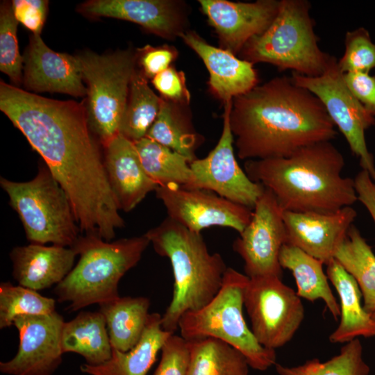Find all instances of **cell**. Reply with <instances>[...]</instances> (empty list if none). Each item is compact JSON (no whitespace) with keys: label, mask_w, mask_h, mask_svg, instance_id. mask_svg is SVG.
Wrapping results in <instances>:
<instances>
[{"label":"cell","mask_w":375,"mask_h":375,"mask_svg":"<svg viewBox=\"0 0 375 375\" xmlns=\"http://www.w3.org/2000/svg\"><path fill=\"white\" fill-rule=\"evenodd\" d=\"M0 110L67 194L81 231L110 242L124 221L90 129L85 103L48 99L1 81Z\"/></svg>","instance_id":"1"},{"label":"cell","mask_w":375,"mask_h":375,"mask_svg":"<svg viewBox=\"0 0 375 375\" xmlns=\"http://www.w3.org/2000/svg\"><path fill=\"white\" fill-rule=\"evenodd\" d=\"M242 160L288 157L338 133L320 100L291 76H278L233 99L229 115Z\"/></svg>","instance_id":"2"},{"label":"cell","mask_w":375,"mask_h":375,"mask_svg":"<svg viewBox=\"0 0 375 375\" xmlns=\"http://www.w3.org/2000/svg\"><path fill=\"white\" fill-rule=\"evenodd\" d=\"M345 160L331 142L305 147L284 158L249 160L244 171L275 196L283 211L331 212L358 201Z\"/></svg>","instance_id":"3"},{"label":"cell","mask_w":375,"mask_h":375,"mask_svg":"<svg viewBox=\"0 0 375 375\" xmlns=\"http://www.w3.org/2000/svg\"><path fill=\"white\" fill-rule=\"evenodd\" d=\"M155 251L172 267V299L162 315V328L174 333L183 314L201 308L220 290L227 267L222 256L210 253L201 235L165 218L144 233Z\"/></svg>","instance_id":"4"},{"label":"cell","mask_w":375,"mask_h":375,"mask_svg":"<svg viewBox=\"0 0 375 375\" xmlns=\"http://www.w3.org/2000/svg\"><path fill=\"white\" fill-rule=\"evenodd\" d=\"M150 241L145 234L113 242L95 235L79 236L72 247L80 256L77 264L53 292L59 303H69V312L119 296L121 278L135 267Z\"/></svg>","instance_id":"5"},{"label":"cell","mask_w":375,"mask_h":375,"mask_svg":"<svg viewBox=\"0 0 375 375\" xmlns=\"http://www.w3.org/2000/svg\"><path fill=\"white\" fill-rule=\"evenodd\" d=\"M310 7L307 0H280L276 17L263 33L246 43L241 59L309 77L322 75L331 55L319 48Z\"/></svg>","instance_id":"6"},{"label":"cell","mask_w":375,"mask_h":375,"mask_svg":"<svg viewBox=\"0 0 375 375\" xmlns=\"http://www.w3.org/2000/svg\"><path fill=\"white\" fill-rule=\"evenodd\" d=\"M249 280L246 274L228 267L217 294L201 308L183 314L178 329L187 341L221 340L240 351L250 367L265 371L276 365V354L258 342L244 319V295Z\"/></svg>","instance_id":"7"},{"label":"cell","mask_w":375,"mask_h":375,"mask_svg":"<svg viewBox=\"0 0 375 375\" xmlns=\"http://www.w3.org/2000/svg\"><path fill=\"white\" fill-rule=\"evenodd\" d=\"M0 185L17 213L31 244L72 247L81 231L69 197L46 165L35 176L17 182L1 177Z\"/></svg>","instance_id":"8"},{"label":"cell","mask_w":375,"mask_h":375,"mask_svg":"<svg viewBox=\"0 0 375 375\" xmlns=\"http://www.w3.org/2000/svg\"><path fill=\"white\" fill-rule=\"evenodd\" d=\"M78 56L88 86L85 106L89 127L105 147L119 134L136 55L126 50L102 55L86 51Z\"/></svg>","instance_id":"9"},{"label":"cell","mask_w":375,"mask_h":375,"mask_svg":"<svg viewBox=\"0 0 375 375\" xmlns=\"http://www.w3.org/2000/svg\"><path fill=\"white\" fill-rule=\"evenodd\" d=\"M338 58L331 56L320 76H306L292 72V81L314 94L324 105L335 127L344 137L362 169L375 180V163L365 140V131L375 126V117L369 113L347 88Z\"/></svg>","instance_id":"10"},{"label":"cell","mask_w":375,"mask_h":375,"mask_svg":"<svg viewBox=\"0 0 375 375\" xmlns=\"http://www.w3.org/2000/svg\"><path fill=\"white\" fill-rule=\"evenodd\" d=\"M244 306L256 340L273 350L292 339L305 316L297 292L283 283L281 278L273 276L249 278Z\"/></svg>","instance_id":"11"},{"label":"cell","mask_w":375,"mask_h":375,"mask_svg":"<svg viewBox=\"0 0 375 375\" xmlns=\"http://www.w3.org/2000/svg\"><path fill=\"white\" fill-rule=\"evenodd\" d=\"M252 210L251 220L233 242V249L243 260L249 278L273 276L282 278L279 255L286 244L284 211L265 188Z\"/></svg>","instance_id":"12"},{"label":"cell","mask_w":375,"mask_h":375,"mask_svg":"<svg viewBox=\"0 0 375 375\" xmlns=\"http://www.w3.org/2000/svg\"><path fill=\"white\" fill-rule=\"evenodd\" d=\"M232 100L224 103L223 128L217 145L206 157L192 162L190 167L195 188L212 191L252 210L265 187L251 180L236 160L229 122Z\"/></svg>","instance_id":"13"},{"label":"cell","mask_w":375,"mask_h":375,"mask_svg":"<svg viewBox=\"0 0 375 375\" xmlns=\"http://www.w3.org/2000/svg\"><path fill=\"white\" fill-rule=\"evenodd\" d=\"M155 192L167 217L193 232L222 226L240 233L252 216L251 209L210 190L168 185L158 186Z\"/></svg>","instance_id":"14"},{"label":"cell","mask_w":375,"mask_h":375,"mask_svg":"<svg viewBox=\"0 0 375 375\" xmlns=\"http://www.w3.org/2000/svg\"><path fill=\"white\" fill-rule=\"evenodd\" d=\"M65 320L56 311L27 315L13 321L19 333V347L9 360L0 362L6 375H53L62 362V331Z\"/></svg>","instance_id":"15"},{"label":"cell","mask_w":375,"mask_h":375,"mask_svg":"<svg viewBox=\"0 0 375 375\" xmlns=\"http://www.w3.org/2000/svg\"><path fill=\"white\" fill-rule=\"evenodd\" d=\"M199 2L219 37L222 49L234 55L240 53L250 39L269 27L280 6V0L249 3L199 0Z\"/></svg>","instance_id":"16"},{"label":"cell","mask_w":375,"mask_h":375,"mask_svg":"<svg viewBox=\"0 0 375 375\" xmlns=\"http://www.w3.org/2000/svg\"><path fill=\"white\" fill-rule=\"evenodd\" d=\"M356 216L352 206L331 212L284 211L286 244L326 265L334 258Z\"/></svg>","instance_id":"17"},{"label":"cell","mask_w":375,"mask_h":375,"mask_svg":"<svg viewBox=\"0 0 375 375\" xmlns=\"http://www.w3.org/2000/svg\"><path fill=\"white\" fill-rule=\"evenodd\" d=\"M23 58V81L27 90L74 97L87 95L78 56L54 51L46 45L40 34L33 33Z\"/></svg>","instance_id":"18"},{"label":"cell","mask_w":375,"mask_h":375,"mask_svg":"<svg viewBox=\"0 0 375 375\" xmlns=\"http://www.w3.org/2000/svg\"><path fill=\"white\" fill-rule=\"evenodd\" d=\"M77 10L90 17H106L135 23L160 37L172 39L183 32L181 3L169 0H90Z\"/></svg>","instance_id":"19"},{"label":"cell","mask_w":375,"mask_h":375,"mask_svg":"<svg viewBox=\"0 0 375 375\" xmlns=\"http://www.w3.org/2000/svg\"><path fill=\"white\" fill-rule=\"evenodd\" d=\"M103 148L106 172L119 210L129 212L158 185L144 170L134 142L118 134Z\"/></svg>","instance_id":"20"},{"label":"cell","mask_w":375,"mask_h":375,"mask_svg":"<svg viewBox=\"0 0 375 375\" xmlns=\"http://www.w3.org/2000/svg\"><path fill=\"white\" fill-rule=\"evenodd\" d=\"M179 37L202 59L210 74V88L224 103L258 85V74L250 62L208 44L194 32H183Z\"/></svg>","instance_id":"21"},{"label":"cell","mask_w":375,"mask_h":375,"mask_svg":"<svg viewBox=\"0 0 375 375\" xmlns=\"http://www.w3.org/2000/svg\"><path fill=\"white\" fill-rule=\"evenodd\" d=\"M76 256L72 247L31 243L15 247L9 254L13 278L35 291L60 283L73 269Z\"/></svg>","instance_id":"22"},{"label":"cell","mask_w":375,"mask_h":375,"mask_svg":"<svg viewBox=\"0 0 375 375\" xmlns=\"http://www.w3.org/2000/svg\"><path fill=\"white\" fill-rule=\"evenodd\" d=\"M326 275L334 286L339 299L340 320L329 335L333 344H345L359 337H375V319L362 303V293L355 279L335 258L326 265Z\"/></svg>","instance_id":"23"},{"label":"cell","mask_w":375,"mask_h":375,"mask_svg":"<svg viewBox=\"0 0 375 375\" xmlns=\"http://www.w3.org/2000/svg\"><path fill=\"white\" fill-rule=\"evenodd\" d=\"M161 319L157 312L149 314L142 336L133 348L128 351L112 349L107 361L99 365L82 364L81 372L88 375H147L165 342L173 334L162 328Z\"/></svg>","instance_id":"24"},{"label":"cell","mask_w":375,"mask_h":375,"mask_svg":"<svg viewBox=\"0 0 375 375\" xmlns=\"http://www.w3.org/2000/svg\"><path fill=\"white\" fill-rule=\"evenodd\" d=\"M61 344L64 353H78L90 365L105 362L112 351L106 319L99 310L81 311L72 320L65 322Z\"/></svg>","instance_id":"25"},{"label":"cell","mask_w":375,"mask_h":375,"mask_svg":"<svg viewBox=\"0 0 375 375\" xmlns=\"http://www.w3.org/2000/svg\"><path fill=\"white\" fill-rule=\"evenodd\" d=\"M112 349L128 351L141 339L149 318L150 301L144 297H119L99 304Z\"/></svg>","instance_id":"26"},{"label":"cell","mask_w":375,"mask_h":375,"mask_svg":"<svg viewBox=\"0 0 375 375\" xmlns=\"http://www.w3.org/2000/svg\"><path fill=\"white\" fill-rule=\"evenodd\" d=\"M279 262L282 269L292 272L299 297L311 302L324 301L333 317L338 319L340 305L331 289L322 261L297 247L285 244L280 251Z\"/></svg>","instance_id":"27"},{"label":"cell","mask_w":375,"mask_h":375,"mask_svg":"<svg viewBox=\"0 0 375 375\" xmlns=\"http://www.w3.org/2000/svg\"><path fill=\"white\" fill-rule=\"evenodd\" d=\"M334 258L355 279L362 293L364 309L375 313V254L355 225L337 249Z\"/></svg>","instance_id":"28"},{"label":"cell","mask_w":375,"mask_h":375,"mask_svg":"<svg viewBox=\"0 0 375 375\" xmlns=\"http://www.w3.org/2000/svg\"><path fill=\"white\" fill-rule=\"evenodd\" d=\"M135 144L144 170L158 186L176 185L195 188L188 158L147 137Z\"/></svg>","instance_id":"29"},{"label":"cell","mask_w":375,"mask_h":375,"mask_svg":"<svg viewBox=\"0 0 375 375\" xmlns=\"http://www.w3.org/2000/svg\"><path fill=\"white\" fill-rule=\"evenodd\" d=\"M188 342L190 361L187 375H249L247 358L229 344L214 338Z\"/></svg>","instance_id":"30"},{"label":"cell","mask_w":375,"mask_h":375,"mask_svg":"<svg viewBox=\"0 0 375 375\" xmlns=\"http://www.w3.org/2000/svg\"><path fill=\"white\" fill-rule=\"evenodd\" d=\"M146 137L183 155L190 163L197 159L195 150L201 142L188 117L176 109L174 102L162 97L158 114Z\"/></svg>","instance_id":"31"},{"label":"cell","mask_w":375,"mask_h":375,"mask_svg":"<svg viewBox=\"0 0 375 375\" xmlns=\"http://www.w3.org/2000/svg\"><path fill=\"white\" fill-rule=\"evenodd\" d=\"M160 102L161 97L150 88L147 78L141 70L135 69L119 134L134 143L145 138L158 114Z\"/></svg>","instance_id":"32"},{"label":"cell","mask_w":375,"mask_h":375,"mask_svg":"<svg viewBox=\"0 0 375 375\" xmlns=\"http://www.w3.org/2000/svg\"><path fill=\"white\" fill-rule=\"evenodd\" d=\"M362 346L358 338L344 344L340 353L321 362L317 358L295 367L275 365L279 375H369L370 368L362 356Z\"/></svg>","instance_id":"33"},{"label":"cell","mask_w":375,"mask_h":375,"mask_svg":"<svg viewBox=\"0 0 375 375\" xmlns=\"http://www.w3.org/2000/svg\"><path fill=\"white\" fill-rule=\"evenodd\" d=\"M56 311V300L41 295L38 291L12 285L10 281L0 283V328L13 326L20 315H45Z\"/></svg>","instance_id":"34"},{"label":"cell","mask_w":375,"mask_h":375,"mask_svg":"<svg viewBox=\"0 0 375 375\" xmlns=\"http://www.w3.org/2000/svg\"><path fill=\"white\" fill-rule=\"evenodd\" d=\"M17 25L12 1H2L0 6V70L17 85L22 81L24 62L18 47Z\"/></svg>","instance_id":"35"},{"label":"cell","mask_w":375,"mask_h":375,"mask_svg":"<svg viewBox=\"0 0 375 375\" xmlns=\"http://www.w3.org/2000/svg\"><path fill=\"white\" fill-rule=\"evenodd\" d=\"M344 52L338 64L342 73H369L375 69V43L364 27L349 31L344 38Z\"/></svg>","instance_id":"36"},{"label":"cell","mask_w":375,"mask_h":375,"mask_svg":"<svg viewBox=\"0 0 375 375\" xmlns=\"http://www.w3.org/2000/svg\"><path fill=\"white\" fill-rule=\"evenodd\" d=\"M190 361L188 341L173 333L161 349V358L153 375H187Z\"/></svg>","instance_id":"37"},{"label":"cell","mask_w":375,"mask_h":375,"mask_svg":"<svg viewBox=\"0 0 375 375\" xmlns=\"http://www.w3.org/2000/svg\"><path fill=\"white\" fill-rule=\"evenodd\" d=\"M135 55L140 70L147 78H153L170 67V64L176 58L177 51L174 47L167 45H146L138 49Z\"/></svg>","instance_id":"38"},{"label":"cell","mask_w":375,"mask_h":375,"mask_svg":"<svg viewBox=\"0 0 375 375\" xmlns=\"http://www.w3.org/2000/svg\"><path fill=\"white\" fill-rule=\"evenodd\" d=\"M151 82L162 98L168 101L183 103L190 99L184 74L172 67L157 74Z\"/></svg>","instance_id":"39"},{"label":"cell","mask_w":375,"mask_h":375,"mask_svg":"<svg viewBox=\"0 0 375 375\" xmlns=\"http://www.w3.org/2000/svg\"><path fill=\"white\" fill-rule=\"evenodd\" d=\"M48 1L15 0L12 1L14 15L18 21L35 34H40L48 10Z\"/></svg>","instance_id":"40"},{"label":"cell","mask_w":375,"mask_h":375,"mask_svg":"<svg viewBox=\"0 0 375 375\" xmlns=\"http://www.w3.org/2000/svg\"><path fill=\"white\" fill-rule=\"evenodd\" d=\"M344 82L354 97L375 117V75L366 72L343 74Z\"/></svg>","instance_id":"41"},{"label":"cell","mask_w":375,"mask_h":375,"mask_svg":"<svg viewBox=\"0 0 375 375\" xmlns=\"http://www.w3.org/2000/svg\"><path fill=\"white\" fill-rule=\"evenodd\" d=\"M359 201L367 210L375 225V180L365 170H360L353 178Z\"/></svg>","instance_id":"42"},{"label":"cell","mask_w":375,"mask_h":375,"mask_svg":"<svg viewBox=\"0 0 375 375\" xmlns=\"http://www.w3.org/2000/svg\"><path fill=\"white\" fill-rule=\"evenodd\" d=\"M372 316V317H373L374 319H375V313L373 314Z\"/></svg>","instance_id":"43"}]
</instances>
